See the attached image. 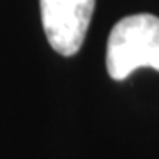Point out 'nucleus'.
I'll list each match as a JSON object with an SVG mask.
<instances>
[{"mask_svg":"<svg viewBox=\"0 0 159 159\" xmlns=\"http://www.w3.org/2000/svg\"><path fill=\"white\" fill-rule=\"evenodd\" d=\"M140 67L159 71V18L147 12L122 18L106 46V69L113 80L122 81Z\"/></svg>","mask_w":159,"mask_h":159,"instance_id":"f257e3e1","label":"nucleus"},{"mask_svg":"<svg viewBox=\"0 0 159 159\" xmlns=\"http://www.w3.org/2000/svg\"><path fill=\"white\" fill-rule=\"evenodd\" d=\"M46 39L53 50L73 57L80 51L90 25L96 0H39Z\"/></svg>","mask_w":159,"mask_h":159,"instance_id":"f03ea898","label":"nucleus"}]
</instances>
